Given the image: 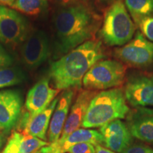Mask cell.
<instances>
[{
    "label": "cell",
    "instance_id": "cell-24",
    "mask_svg": "<svg viewBox=\"0 0 153 153\" xmlns=\"http://www.w3.org/2000/svg\"><path fill=\"white\" fill-rule=\"evenodd\" d=\"M123 153H153V148L140 144L131 145Z\"/></svg>",
    "mask_w": 153,
    "mask_h": 153
},
{
    "label": "cell",
    "instance_id": "cell-28",
    "mask_svg": "<svg viewBox=\"0 0 153 153\" xmlns=\"http://www.w3.org/2000/svg\"><path fill=\"white\" fill-rule=\"evenodd\" d=\"M95 149H96V153H117L114 151L109 150V149L105 148V147L102 146L101 145H96Z\"/></svg>",
    "mask_w": 153,
    "mask_h": 153
},
{
    "label": "cell",
    "instance_id": "cell-2",
    "mask_svg": "<svg viewBox=\"0 0 153 153\" xmlns=\"http://www.w3.org/2000/svg\"><path fill=\"white\" fill-rule=\"evenodd\" d=\"M105 57L100 41H86L51 65L49 76L59 90L81 87L84 76Z\"/></svg>",
    "mask_w": 153,
    "mask_h": 153
},
{
    "label": "cell",
    "instance_id": "cell-32",
    "mask_svg": "<svg viewBox=\"0 0 153 153\" xmlns=\"http://www.w3.org/2000/svg\"><path fill=\"white\" fill-rule=\"evenodd\" d=\"M33 153H41V152H40V150H38V151H36V152H33Z\"/></svg>",
    "mask_w": 153,
    "mask_h": 153
},
{
    "label": "cell",
    "instance_id": "cell-21",
    "mask_svg": "<svg viewBox=\"0 0 153 153\" xmlns=\"http://www.w3.org/2000/svg\"><path fill=\"white\" fill-rule=\"evenodd\" d=\"M26 79V75L19 68L4 67L0 68V88L19 85Z\"/></svg>",
    "mask_w": 153,
    "mask_h": 153
},
{
    "label": "cell",
    "instance_id": "cell-1",
    "mask_svg": "<svg viewBox=\"0 0 153 153\" xmlns=\"http://www.w3.org/2000/svg\"><path fill=\"white\" fill-rule=\"evenodd\" d=\"M55 51L65 55L86 41L93 40L101 25V18L82 3L63 7L53 18Z\"/></svg>",
    "mask_w": 153,
    "mask_h": 153
},
{
    "label": "cell",
    "instance_id": "cell-9",
    "mask_svg": "<svg viewBox=\"0 0 153 153\" xmlns=\"http://www.w3.org/2000/svg\"><path fill=\"white\" fill-rule=\"evenodd\" d=\"M49 82V78H43L30 89L25 101L26 112L20 120L29 119L42 112L55 99L60 90L50 87Z\"/></svg>",
    "mask_w": 153,
    "mask_h": 153
},
{
    "label": "cell",
    "instance_id": "cell-10",
    "mask_svg": "<svg viewBox=\"0 0 153 153\" xmlns=\"http://www.w3.org/2000/svg\"><path fill=\"white\" fill-rule=\"evenodd\" d=\"M124 94L126 101L132 106H153L152 74H137L129 77Z\"/></svg>",
    "mask_w": 153,
    "mask_h": 153
},
{
    "label": "cell",
    "instance_id": "cell-29",
    "mask_svg": "<svg viewBox=\"0 0 153 153\" xmlns=\"http://www.w3.org/2000/svg\"><path fill=\"white\" fill-rule=\"evenodd\" d=\"M15 1L16 0H0V5H7L9 6V7H11Z\"/></svg>",
    "mask_w": 153,
    "mask_h": 153
},
{
    "label": "cell",
    "instance_id": "cell-5",
    "mask_svg": "<svg viewBox=\"0 0 153 153\" xmlns=\"http://www.w3.org/2000/svg\"><path fill=\"white\" fill-rule=\"evenodd\" d=\"M126 67L114 60H100L87 72L82 85L87 90L95 91L118 87L124 81Z\"/></svg>",
    "mask_w": 153,
    "mask_h": 153
},
{
    "label": "cell",
    "instance_id": "cell-22",
    "mask_svg": "<svg viewBox=\"0 0 153 153\" xmlns=\"http://www.w3.org/2000/svg\"><path fill=\"white\" fill-rule=\"evenodd\" d=\"M137 26L140 28L143 35L150 41L153 42V17L143 19Z\"/></svg>",
    "mask_w": 153,
    "mask_h": 153
},
{
    "label": "cell",
    "instance_id": "cell-18",
    "mask_svg": "<svg viewBox=\"0 0 153 153\" xmlns=\"http://www.w3.org/2000/svg\"><path fill=\"white\" fill-rule=\"evenodd\" d=\"M10 137L14 140L22 153H33L49 145L47 141L16 131H13Z\"/></svg>",
    "mask_w": 153,
    "mask_h": 153
},
{
    "label": "cell",
    "instance_id": "cell-20",
    "mask_svg": "<svg viewBox=\"0 0 153 153\" xmlns=\"http://www.w3.org/2000/svg\"><path fill=\"white\" fill-rule=\"evenodd\" d=\"M48 0H16L11 9L29 16H38L46 11Z\"/></svg>",
    "mask_w": 153,
    "mask_h": 153
},
{
    "label": "cell",
    "instance_id": "cell-7",
    "mask_svg": "<svg viewBox=\"0 0 153 153\" xmlns=\"http://www.w3.org/2000/svg\"><path fill=\"white\" fill-rule=\"evenodd\" d=\"M114 55L129 65L136 68L148 67L153 64V42L137 32L131 41L115 50Z\"/></svg>",
    "mask_w": 153,
    "mask_h": 153
},
{
    "label": "cell",
    "instance_id": "cell-17",
    "mask_svg": "<svg viewBox=\"0 0 153 153\" xmlns=\"http://www.w3.org/2000/svg\"><path fill=\"white\" fill-rule=\"evenodd\" d=\"M58 100L59 97L55 98L47 108L33 117L25 120H20L19 127L22 129L21 133L46 141V134L48 131L50 122Z\"/></svg>",
    "mask_w": 153,
    "mask_h": 153
},
{
    "label": "cell",
    "instance_id": "cell-19",
    "mask_svg": "<svg viewBox=\"0 0 153 153\" xmlns=\"http://www.w3.org/2000/svg\"><path fill=\"white\" fill-rule=\"evenodd\" d=\"M125 5L137 26L153 15V0H125Z\"/></svg>",
    "mask_w": 153,
    "mask_h": 153
},
{
    "label": "cell",
    "instance_id": "cell-15",
    "mask_svg": "<svg viewBox=\"0 0 153 153\" xmlns=\"http://www.w3.org/2000/svg\"><path fill=\"white\" fill-rule=\"evenodd\" d=\"M97 94L96 91L87 89L82 91L79 94L69 112L62 134L57 140H63L69 135L79 129L80 126H82L89 103Z\"/></svg>",
    "mask_w": 153,
    "mask_h": 153
},
{
    "label": "cell",
    "instance_id": "cell-26",
    "mask_svg": "<svg viewBox=\"0 0 153 153\" xmlns=\"http://www.w3.org/2000/svg\"><path fill=\"white\" fill-rule=\"evenodd\" d=\"M1 153H22L19 151L16 142L12 137H10L9 138L7 144L6 145L5 148L1 152Z\"/></svg>",
    "mask_w": 153,
    "mask_h": 153
},
{
    "label": "cell",
    "instance_id": "cell-27",
    "mask_svg": "<svg viewBox=\"0 0 153 153\" xmlns=\"http://www.w3.org/2000/svg\"><path fill=\"white\" fill-rule=\"evenodd\" d=\"M59 4L62 6L63 7H70V6L79 4L80 0H55Z\"/></svg>",
    "mask_w": 153,
    "mask_h": 153
},
{
    "label": "cell",
    "instance_id": "cell-6",
    "mask_svg": "<svg viewBox=\"0 0 153 153\" xmlns=\"http://www.w3.org/2000/svg\"><path fill=\"white\" fill-rule=\"evenodd\" d=\"M29 34L27 19L14 9L0 5V42L14 48Z\"/></svg>",
    "mask_w": 153,
    "mask_h": 153
},
{
    "label": "cell",
    "instance_id": "cell-11",
    "mask_svg": "<svg viewBox=\"0 0 153 153\" xmlns=\"http://www.w3.org/2000/svg\"><path fill=\"white\" fill-rule=\"evenodd\" d=\"M23 99L16 89L0 91V130L9 132L22 114Z\"/></svg>",
    "mask_w": 153,
    "mask_h": 153
},
{
    "label": "cell",
    "instance_id": "cell-30",
    "mask_svg": "<svg viewBox=\"0 0 153 153\" xmlns=\"http://www.w3.org/2000/svg\"><path fill=\"white\" fill-rule=\"evenodd\" d=\"M101 1H104V2H108V3H109V2H114V1H116V0H101Z\"/></svg>",
    "mask_w": 153,
    "mask_h": 153
},
{
    "label": "cell",
    "instance_id": "cell-13",
    "mask_svg": "<svg viewBox=\"0 0 153 153\" xmlns=\"http://www.w3.org/2000/svg\"><path fill=\"white\" fill-rule=\"evenodd\" d=\"M128 114L127 126L132 136L144 142L153 143V110L137 107Z\"/></svg>",
    "mask_w": 153,
    "mask_h": 153
},
{
    "label": "cell",
    "instance_id": "cell-4",
    "mask_svg": "<svg viewBox=\"0 0 153 153\" xmlns=\"http://www.w3.org/2000/svg\"><path fill=\"white\" fill-rule=\"evenodd\" d=\"M135 25L130 17L123 0H116L104 14L100 35L109 46L126 45L132 40Z\"/></svg>",
    "mask_w": 153,
    "mask_h": 153
},
{
    "label": "cell",
    "instance_id": "cell-25",
    "mask_svg": "<svg viewBox=\"0 0 153 153\" xmlns=\"http://www.w3.org/2000/svg\"><path fill=\"white\" fill-rule=\"evenodd\" d=\"M12 62V57L0 44V68L10 66Z\"/></svg>",
    "mask_w": 153,
    "mask_h": 153
},
{
    "label": "cell",
    "instance_id": "cell-12",
    "mask_svg": "<svg viewBox=\"0 0 153 153\" xmlns=\"http://www.w3.org/2000/svg\"><path fill=\"white\" fill-rule=\"evenodd\" d=\"M99 132L104 138L105 148L117 153H123L133 141V136L125 123L116 119L105 124Z\"/></svg>",
    "mask_w": 153,
    "mask_h": 153
},
{
    "label": "cell",
    "instance_id": "cell-8",
    "mask_svg": "<svg viewBox=\"0 0 153 153\" xmlns=\"http://www.w3.org/2000/svg\"><path fill=\"white\" fill-rule=\"evenodd\" d=\"M49 55L48 38L45 32L41 30H33L28 34L20 48L22 62L30 70L38 68Z\"/></svg>",
    "mask_w": 153,
    "mask_h": 153
},
{
    "label": "cell",
    "instance_id": "cell-14",
    "mask_svg": "<svg viewBox=\"0 0 153 153\" xmlns=\"http://www.w3.org/2000/svg\"><path fill=\"white\" fill-rule=\"evenodd\" d=\"M80 143H90L94 145H101L104 138L100 132L89 128H79L63 140H57L40 149L41 153H66L72 145Z\"/></svg>",
    "mask_w": 153,
    "mask_h": 153
},
{
    "label": "cell",
    "instance_id": "cell-23",
    "mask_svg": "<svg viewBox=\"0 0 153 153\" xmlns=\"http://www.w3.org/2000/svg\"><path fill=\"white\" fill-rule=\"evenodd\" d=\"M67 153H96V149L90 143H80L70 147Z\"/></svg>",
    "mask_w": 153,
    "mask_h": 153
},
{
    "label": "cell",
    "instance_id": "cell-3",
    "mask_svg": "<svg viewBox=\"0 0 153 153\" xmlns=\"http://www.w3.org/2000/svg\"><path fill=\"white\" fill-rule=\"evenodd\" d=\"M130 111L123 91L119 88L97 93L89 103L82 123L83 128H101L116 119H123Z\"/></svg>",
    "mask_w": 153,
    "mask_h": 153
},
{
    "label": "cell",
    "instance_id": "cell-16",
    "mask_svg": "<svg viewBox=\"0 0 153 153\" xmlns=\"http://www.w3.org/2000/svg\"><path fill=\"white\" fill-rule=\"evenodd\" d=\"M74 95L73 89H66L59 97L48 131V140L49 143H54L60 138L70 112Z\"/></svg>",
    "mask_w": 153,
    "mask_h": 153
},
{
    "label": "cell",
    "instance_id": "cell-31",
    "mask_svg": "<svg viewBox=\"0 0 153 153\" xmlns=\"http://www.w3.org/2000/svg\"><path fill=\"white\" fill-rule=\"evenodd\" d=\"M2 143H3V139H2V137H1V135L0 134V148H1V145H2Z\"/></svg>",
    "mask_w": 153,
    "mask_h": 153
}]
</instances>
